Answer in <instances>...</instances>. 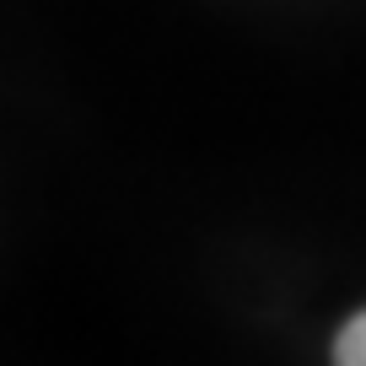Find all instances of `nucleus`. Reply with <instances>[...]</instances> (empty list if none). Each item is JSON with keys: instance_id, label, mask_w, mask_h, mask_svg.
Segmentation results:
<instances>
[{"instance_id": "1", "label": "nucleus", "mask_w": 366, "mask_h": 366, "mask_svg": "<svg viewBox=\"0 0 366 366\" xmlns=\"http://www.w3.org/2000/svg\"><path fill=\"white\" fill-rule=\"evenodd\" d=\"M334 361H340V366H366V312H355V318L340 329V340H334Z\"/></svg>"}]
</instances>
